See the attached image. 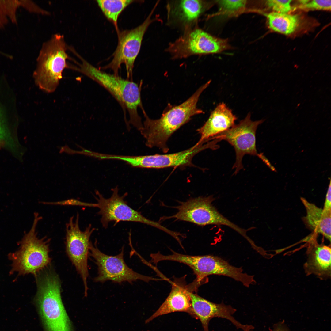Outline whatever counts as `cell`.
<instances>
[{
    "label": "cell",
    "mask_w": 331,
    "mask_h": 331,
    "mask_svg": "<svg viewBox=\"0 0 331 331\" xmlns=\"http://www.w3.org/2000/svg\"><path fill=\"white\" fill-rule=\"evenodd\" d=\"M211 82L210 80L201 86L181 104H169L159 119H150L145 112H143L145 120L140 131L146 140V145L150 148H157L165 153L167 152L169 150L167 142L172 134L192 116L204 113L197 105L201 94Z\"/></svg>",
    "instance_id": "cell-1"
},
{
    "label": "cell",
    "mask_w": 331,
    "mask_h": 331,
    "mask_svg": "<svg viewBox=\"0 0 331 331\" xmlns=\"http://www.w3.org/2000/svg\"><path fill=\"white\" fill-rule=\"evenodd\" d=\"M81 61L76 70L96 82L106 89L115 98L124 113L127 111L128 123L139 131L143 127L138 108L144 111L141 100V86L119 75L111 74L98 69L89 63L79 55L77 56Z\"/></svg>",
    "instance_id": "cell-2"
},
{
    "label": "cell",
    "mask_w": 331,
    "mask_h": 331,
    "mask_svg": "<svg viewBox=\"0 0 331 331\" xmlns=\"http://www.w3.org/2000/svg\"><path fill=\"white\" fill-rule=\"evenodd\" d=\"M36 280L34 301L44 331H74L62 301L58 275L53 271L46 272Z\"/></svg>",
    "instance_id": "cell-3"
},
{
    "label": "cell",
    "mask_w": 331,
    "mask_h": 331,
    "mask_svg": "<svg viewBox=\"0 0 331 331\" xmlns=\"http://www.w3.org/2000/svg\"><path fill=\"white\" fill-rule=\"evenodd\" d=\"M67 46L63 35L54 34L44 42L37 58V64L33 76L39 88L48 93L54 92L62 78L66 68L72 69L67 60L70 59L67 52Z\"/></svg>",
    "instance_id": "cell-4"
},
{
    "label": "cell",
    "mask_w": 331,
    "mask_h": 331,
    "mask_svg": "<svg viewBox=\"0 0 331 331\" xmlns=\"http://www.w3.org/2000/svg\"><path fill=\"white\" fill-rule=\"evenodd\" d=\"M34 217L31 228L20 242L19 249L9 255L13 262L11 272H17L20 275L31 273L36 276L51 262L49 255L51 239L46 236L39 238L36 231L42 217L37 212L34 213Z\"/></svg>",
    "instance_id": "cell-5"
},
{
    "label": "cell",
    "mask_w": 331,
    "mask_h": 331,
    "mask_svg": "<svg viewBox=\"0 0 331 331\" xmlns=\"http://www.w3.org/2000/svg\"><path fill=\"white\" fill-rule=\"evenodd\" d=\"M158 3L157 2L150 13L143 22L135 28L120 31L117 30L118 43L113 53V58L108 64L102 67L110 69L113 74L119 75L122 64L125 66L128 79L132 81V75L135 61L140 51L144 35L150 25L157 19L152 18L154 11Z\"/></svg>",
    "instance_id": "cell-6"
},
{
    "label": "cell",
    "mask_w": 331,
    "mask_h": 331,
    "mask_svg": "<svg viewBox=\"0 0 331 331\" xmlns=\"http://www.w3.org/2000/svg\"><path fill=\"white\" fill-rule=\"evenodd\" d=\"M214 200L212 196L190 199L173 207L177 210L176 214L169 216H163L160 220L174 219L176 220L189 222L201 226L223 225L239 232L241 227L223 215L213 205L212 203Z\"/></svg>",
    "instance_id": "cell-7"
},
{
    "label": "cell",
    "mask_w": 331,
    "mask_h": 331,
    "mask_svg": "<svg viewBox=\"0 0 331 331\" xmlns=\"http://www.w3.org/2000/svg\"><path fill=\"white\" fill-rule=\"evenodd\" d=\"M112 194L108 198H105L98 191H95V198L99 209L98 214L101 216V222L105 228L108 223L115 222V225L120 221H130L143 223L155 227L169 234L173 237L176 235L175 231L169 230L159 223L150 220L131 207L124 200L127 195L125 193L120 196L118 188L116 187L112 189Z\"/></svg>",
    "instance_id": "cell-8"
},
{
    "label": "cell",
    "mask_w": 331,
    "mask_h": 331,
    "mask_svg": "<svg viewBox=\"0 0 331 331\" xmlns=\"http://www.w3.org/2000/svg\"><path fill=\"white\" fill-rule=\"evenodd\" d=\"M89 255L93 259L97 267L98 275L93 279L94 282L103 283L110 280L120 284L125 282L132 284L137 280L148 282L158 280L139 274L130 268L124 260V247L118 255L110 256L98 249L96 240L94 245L90 242Z\"/></svg>",
    "instance_id": "cell-9"
},
{
    "label": "cell",
    "mask_w": 331,
    "mask_h": 331,
    "mask_svg": "<svg viewBox=\"0 0 331 331\" xmlns=\"http://www.w3.org/2000/svg\"><path fill=\"white\" fill-rule=\"evenodd\" d=\"M79 214L71 217L66 224L65 246L67 253L82 279L84 294L87 295V279L89 273L88 258L89 253L90 237L95 230L89 224L84 231L80 230Z\"/></svg>",
    "instance_id": "cell-10"
},
{
    "label": "cell",
    "mask_w": 331,
    "mask_h": 331,
    "mask_svg": "<svg viewBox=\"0 0 331 331\" xmlns=\"http://www.w3.org/2000/svg\"><path fill=\"white\" fill-rule=\"evenodd\" d=\"M264 121L263 119L252 120L249 113L238 124L211 139L225 140L234 147L236 153V161L233 166V169H235L234 174H237L243 169L242 160L245 155L256 156L262 160L265 158L262 154L257 152L256 139L257 127Z\"/></svg>",
    "instance_id": "cell-11"
},
{
    "label": "cell",
    "mask_w": 331,
    "mask_h": 331,
    "mask_svg": "<svg viewBox=\"0 0 331 331\" xmlns=\"http://www.w3.org/2000/svg\"><path fill=\"white\" fill-rule=\"evenodd\" d=\"M225 47L223 41L193 27L185 30L181 36L169 43L166 51L172 59H181L192 55L219 52Z\"/></svg>",
    "instance_id": "cell-12"
},
{
    "label": "cell",
    "mask_w": 331,
    "mask_h": 331,
    "mask_svg": "<svg viewBox=\"0 0 331 331\" xmlns=\"http://www.w3.org/2000/svg\"><path fill=\"white\" fill-rule=\"evenodd\" d=\"M208 148L207 144L198 142L192 147L177 153L131 156L129 158V163L133 167L146 168L194 166L192 163L193 157L199 153Z\"/></svg>",
    "instance_id": "cell-13"
},
{
    "label": "cell",
    "mask_w": 331,
    "mask_h": 331,
    "mask_svg": "<svg viewBox=\"0 0 331 331\" xmlns=\"http://www.w3.org/2000/svg\"><path fill=\"white\" fill-rule=\"evenodd\" d=\"M186 276L174 278L169 295L158 309L146 320V324L159 316L175 312H185L194 317L190 294L196 291L201 285L195 280L187 284Z\"/></svg>",
    "instance_id": "cell-14"
},
{
    "label": "cell",
    "mask_w": 331,
    "mask_h": 331,
    "mask_svg": "<svg viewBox=\"0 0 331 331\" xmlns=\"http://www.w3.org/2000/svg\"><path fill=\"white\" fill-rule=\"evenodd\" d=\"M190 296L194 318L200 320L204 331H209L210 321L215 317L226 319L243 331H252L254 329L252 325L242 324L237 321L233 316L236 310L231 306L214 303L194 292L191 293Z\"/></svg>",
    "instance_id": "cell-15"
},
{
    "label": "cell",
    "mask_w": 331,
    "mask_h": 331,
    "mask_svg": "<svg viewBox=\"0 0 331 331\" xmlns=\"http://www.w3.org/2000/svg\"><path fill=\"white\" fill-rule=\"evenodd\" d=\"M201 0L169 1L166 5L168 24L185 31L194 27L204 9Z\"/></svg>",
    "instance_id": "cell-16"
},
{
    "label": "cell",
    "mask_w": 331,
    "mask_h": 331,
    "mask_svg": "<svg viewBox=\"0 0 331 331\" xmlns=\"http://www.w3.org/2000/svg\"><path fill=\"white\" fill-rule=\"evenodd\" d=\"M313 233L307 238V258L304 269L307 275L314 274L321 279H325L331 276L330 247L319 244L317 240L318 234Z\"/></svg>",
    "instance_id": "cell-17"
},
{
    "label": "cell",
    "mask_w": 331,
    "mask_h": 331,
    "mask_svg": "<svg viewBox=\"0 0 331 331\" xmlns=\"http://www.w3.org/2000/svg\"><path fill=\"white\" fill-rule=\"evenodd\" d=\"M17 103L0 90V145L6 146L12 151L16 147L11 131L17 126L19 119Z\"/></svg>",
    "instance_id": "cell-18"
},
{
    "label": "cell",
    "mask_w": 331,
    "mask_h": 331,
    "mask_svg": "<svg viewBox=\"0 0 331 331\" xmlns=\"http://www.w3.org/2000/svg\"><path fill=\"white\" fill-rule=\"evenodd\" d=\"M237 119L231 110L223 102L211 113L207 121L197 130L200 136L199 141L207 142L215 136L225 131L234 125Z\"/></svg>",
    "instance_id": "cell-19"
},
{
    "label": "cell",
    "mask_w": 331,
    "mask_h": 331,
    "mask_svg": "<svg viewBox=\"0 0 331 331\" xmlns=\"http://www.w3.org/2000/svg\"><path fill=\"white\" fill-rule=\"evenodd\" d=\"M301 200L306 210V215L302 219L306 227L313 233L321 234L330 242L331 212L325 211L303 197Z\"/></svg>",
    "instance_id": "cell-20"
},
{
    "label": "cell",
    "mask_w": 331,
    "mask_h": 331,
    "mask_svg": "<svg viewBox=\"0 0 331 331\" xmlns=\"http://www.w3.org/2000/svg\"><path fill=\"white\" fill-rule=\"evenodd\" d=\"M266 17L270 29L286 35L293 33L299 23V18L297 15L274 12L267 14Z\"/></svg>",
    "instance_id": "cell-21"
},
{
    "label": "cell",
    "mask_w": 331,
    "mask_h": 331,
    "mask_svg": "<svg viewBox=\"0 0 331 331\" xmlns=\"http://www.w3.org/2000/svg\"><path fill=\"white\" fill-rule=\"evenodd\" d=\"M136 1L132 0H97L96 2L103 14L115 25L116 30L118 18L123 10Z\"/></svg>",
    "instance_id": "cell-22"
},
{
    "label": "cell",
    "mask_w": 331,
    "mask_h": 331,
    "mask_svg": "<svg viewBox=\"0 0 331 331\" xmlns=\"http://www.w3.org/2000/svg\"><path fill=\"white\" fill-rule=\"evenodd\" d=\"M16 12V7L12 0H0V29L15 19Z\"/></svg>",
    "instance_id": "cell-23"
},
{
    "label": "cell",
    "mask_w": 331,
    "mask_h": 331,
    "mask_svg": "<svg viewBox=\"0 0 331 331\" xmlns=\"http://www.w3.org/2000/svg\"><path fill=\"white\" fill-rule=\"evenodd\" d=\"M331 3V0H304L301 1L299 7L306 10H330Z\"/></svg>",
    "instance_id": "cell-24"
},
{
    "label": "cell",
    "mask_w": 331,
    "mask_h": 331,
    "mask_svg": "<svg viewBox=\"0 0 331 331\" xmlns=\"http://www.w3.org/2000/svg\"><path fill=\"white\" fill-rule=\"evenodd\" d=\"M290 0H269L266 1L267 5L275 12L287 13L292 10L291 2Z\"/></svg>",
    "instance_id": "cell-25"
},
{
    "label": "cell",
    "mask_w": 331,
    "mask_h": 331,
    "mask_svg": "<svg viewBox=\"0 0 331 331\" xmlns=\"http://www.w3.org/2000/svg\"><path fill=\"white\" fill-rule=\"evenodd\" d=\"M41 204L46 205L61 206H75L89 207H97V203H89L82 202L74 199H70L56 202H41Z\"/></svg>",
    "instance_id": "cell-26"
},
{
    "label": "cell",
    "mask_w": 331,
    "mask_h": 331,
    "mask_svg": "<svg viewBox=\"0 0 331 331\" xmlns=\"http://www.w3.org/2000/svg\"><path fill=\"white\" fill-rule=\"evenodd\" d=\"M221 8L227 11H234L245 6V0H220L218 1Z\"/></svg>",
    "instance_id": "cell-27"
},
{
    "label": "cell",
    "mask_w": 331,
    "mask_h": 331,
    "mask_svg": "<svg viewBox=\"0 0 331 331\" xmlns=\"http://www.w3.org/2000/svg\"><path fill=\"white\" fill-rule=\"evenodd\" d=\"M20 6L29 11L43 15H49L50 13L39 7L32 1L30 0H20Z\"/></svg>",
    "instance_id": "cell-28"
},
{
    "label": "cell",
    "mask_w": 331,
    "mask_h": 331,
    "mask_svg": "<svg viewBox=\"0 0 331 331\" xmlns=\"http://www.w3.org/2000/svg\"><path fill=\"white\" fill-rule=\"evenodd\" d=\"M331 181L329 185L323 209L325 211L331 212Z\"/></svg>",
    "instance_id": "cell-29"
},
{
    "label": "cell",
    "mask_w": 331,
    "mask_h": 331,
    "mask_svg": "<svg viewBox=\"0 0 331 331\" xmlns=\"http://www.w3.org/2000/svg\"><path fill=\"white\" fill-rule=\"evenodd\" d=\"M272 331H290L286 325L283 322H280L275 325Z\"/></svg>",
    "instance_id": "cell-30"
}]
</instances>
